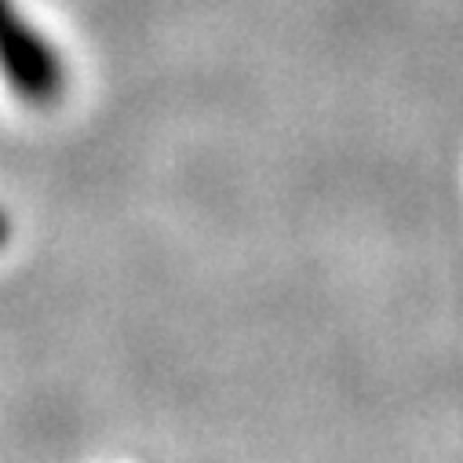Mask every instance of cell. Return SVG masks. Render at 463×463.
I'll use <instances>...</instances> for the list:
<instances>
[{
  "instance_id": "6da1fadb",
  "label": "cell",
  "mask_w": 463,
  "mask_h": 463,
  "mask_svg": "<svg viewBox=\"0 0 463 463\" xmlns=\"http://www.w3.org/2000/svg\"><path fill=\"white\" fill-rule=\"evenodd\" d=\"M0 77L8 88L33 106L55 102L66 88V70L59 52L41 30L15 8V0H0Z\"/></svg>"
},
{
  "instance_id": "7a4b0ae2",
  "label": "cell",
  "mask_w": 463,
  "mask_h": 463,
  "mask_svg": "<svg viewBox=\"0 0 463 463\" xmlns=\"http://www.w3.org/2000/svg\"><path fill=\"white\" fill-rule=\"evenodd\" d=\"M8 234H12V226H8L5 212H0V245H5V241H8Z\"/></svg>"
}]
</instances>
